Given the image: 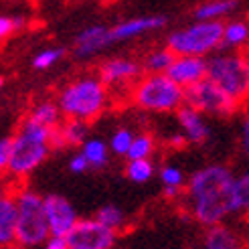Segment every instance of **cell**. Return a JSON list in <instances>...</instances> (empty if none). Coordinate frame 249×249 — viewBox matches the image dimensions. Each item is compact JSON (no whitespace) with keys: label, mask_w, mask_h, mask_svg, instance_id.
I'll use <instances>...</instances> for the list:
<instances>
[{"label":"cell","mask_w":249,"mask_h":249,"mask_svg":"<svg viewBox=\"0 0 249 249\" xmlns=\"http://www.w3.org/2000/svg\"><path fill=\"white\" fill-rule=\"evenodd\" d=\"M235 174L225 164H207L191 174L184 189V205L189 215L203 227L225 223L239 213Z\"/></svg>","instance_id":"obj_1"},{"label":"cell","mask_w":249,"mask_h":249,"mask_svg":"<svg viewBox=\"0 0 249 249\" xmlns=\"http://www.w3.org/2000/svg\"><path fill=\"white\" fill-rule=\"evenodd\" d=\"M53 130L31 120L20 122L17 134L12 136V156L6 166V174L12 180H22L39 168L53 148Z\"/></svg>","instance_id":"obj_2"},{"label":"cell","mask_w":249,"mask_h":249,"mask_svg":"<svg viewBox=\"0 0 249 249\" xmlns=\"http://www.w3.org/2000/svg\"><path fill=\"white\" fill-rule=\"evenodd\" d=\"M109 87L95 75H81L59 91L57 104L65 118L95 120L107 106Z\"/></svg>","instance_id":"obj_3"},{"label":"cell","mask_w":249,"mask_h":249,"mask_svg":"<svg viewBox=\"0 0 249 249\" xmlns=\"http://www.w3.org/2000/svg\"><path fill=\"white\" fill-rule=\"evenodd\" d=\"M130 99L144 111L172 114L184 106V87H180L168 73H146L130 87Z\"/></svg>","instance_id":"obj_4"},{"label":"cell","mask_w":249,"mask_h":249,"mask_svg":"<svg viewBox=\"0 0 249 249\" xmlns=\"http://www.w3.org/2000/svg\"><path fill=\"white\" fill-rule=\"evenodd\" d=\"M17 203H18V229H17V243L24 249L43 247V243L51 237L49 229L47 211H45V196L31 189H17Z\"/></svg>","instance_id":"obj_5"},{"label":"cell","mask_w":249,"mask_h":249,"mask_svg":"<svg viewBox=\"0 0 249 249\" xmlns=\"http://www.w3.org/2000/svg\"><path fill=\"white\" fill-rule=\"evenodd\" d=\"M223 31L225 24L221 20H196L189 27L170 33L166 47L174 55L207 57L223 49Z\"/></svg>","instance_id":"obj_6"},{"label":"cell","mask_w":249,"mask_h":249,"mask_svg":"<svg viewBox=\"0 0 249 249\" xmlns=\"http://www.w3.org/2000/svg\"><path fill=\"white\" fill-rule=\"evenodd\" d=\"M207 77L225 89L235 102L243 104L249 97V55L223 51L209 57Z\"/></svg>","instance_id":"obj_7"},{"label":"cell","mask_w":249,"mask_h":249,"mask_svg":"<svg viewBox=\"0 0 249 249\" xmlns=\"http://www.w3.org/2000/svg\"><path fill=\"white\" fill-rule=\"evenodd\" d=\"M184 104H189L195 109L203 111V114H209V116H233L241 106L209 77H205L203 81H198L191 87H186Z\"/></svg>","instance_id":"obj_8"},{"label":"cell","mask_w":249,"mask_h":249,"mask_svg":"<svg viewBox=\"0 0 249 249\" xmlns=\"http://www.w3.org/2000/svg\"><path fill=\"white\" fill-rule=\"evenodd\" d=\"M118 233L106 227L95 217L79 219V223L67 235L71 249H114Z\"/></svg>","instance_id":"obj_9"},{"label":"cell","mask_w":249,"mask_h":249,"mask_svg":"<svg viewBox=\"0 0 249 249\" xmlns=\"http://www.w3.org/2000/svg\"><path fill=\"white\" fill-rule=\"evenodd\" d=\"M45 211H47V221H49L51 235L67 237L73 231V227L79 223V215H77L75 207H73V203L61 195H47Z\"/></svg>","instance_id":"obj_10"},{"label":"cell","mask_w":249,"mask_h":249,"mask_svg":"<svg viewBox=\"0 0 249 249\" xmlns=\"http://www.w3.org/2000/svg\"><path fill=\"white\" fill-rule=\"evenodd\" d=\"M142 63L128 57H116V59H107L106 63L99 67L97 77L102 79L107 87H120V85H130L136 83L142 75Z\"/></svg>","instance_id":"obj_11"},{"label":"cell","mask_w":249,"mask_h":249,"mask_svg":"<svg viewBox=\"0 0 249 249\" xmlns=\"http://www.w3.org/2000/svg\"><path fill=\"white\" fill-rule=\"evenodd\" d=\"M111 43H114V39H111V29L104 27V24H91V27H85L75 36L73 55L77 59H91L102 53L104 49H107Z\"/></svg>","instance_id":"obj_12"},{"label":"cell","mask_w":249,"mask_h":249,"mask_svg":"<svg viewBox=\"0 0 249 249\" xmlns=\"http://www.w3.org/2000/svg\"><path fill=\"white\" fill-rule=\"evenodd\" d=\"M180 87H191L203 81L209 75V59L207 57H193V55H177L174 63L166 71Z\"/></svg>","instance_id":"obj_13"},{"label":"cell","mask_w":249,"mask_h":249,"mask_svg":"<svg viewBox=\"0 0 249 249\" xmlns=\"http://www.w3.org/2000/svg\"><path fill=\"white\" fill-rule=\"evenodd\" d=\"M177 120L180 132L186 136V142L189 144H205L211 136V128L205 120L203 111L195 109L193 106L184 104L178 111H177Z\"/></svg>","instance_id":"obj_14"},{"label":"cell","mask_w":249,"mask_h":249,"mask_svg":"<svg viewBox=\"0 0 249 249\" xmlns=\"http://www.w3.org/2000/svg\"><path fill=\"white\" fill-rule=\"evenodd\" d=\"M166 24V17H136V18H130V20H124L116 27H111V39L114 43H122V41H130V39H136L140 35H146L150 31H156V29H162Z\"/></svg>","instance_id":"obj_15"},{"label":"cell","mask_w":249,"mask_h":249,"mask_svg":"<svg viewBox=\"0 0 249 249\" xmlns=\"http://www.w3.org/2000/svg\"><path fill=\"white\" fill-rule=\"evenodd\" d=\"M18 229V203L17 193H4L0 196V245L17 243Z\"/></svg>","instance_id":"obj_16"},{"label":"cell","mask_w":249,"mask_h":249,"mask_svg":"<svg viewBox=\"0 0 249 249\" xmlns=\"http://www.w3.org/2000/svg\"><path fill=\"white\" fill-rule=\"evenodd\" d=\"M89 132V122L79 118H65L59 124V128L53 130V148L65 146H83Z\"/></svg>","instance_id":"obj_17"},{"label":"cell","mask_w":249,"mask_h":249,"mask_svg":"<svg viewBox=\"0 0 249 249\" xmlns=\"http://www.w3.org/2000/svg\"><path fill=\"white\" fill-rule=\"evenodd\" d=\"M201 249H243V239L233 227L221 223V225L207 227Z\"/></svg>","instance_id":"obj_18"},{"label":"cell","mask_w":249,"mask_h":249,"mask_svg":"<svg viewBox=\"0 0 249 249\" xmlns=\"http://www.w3.org/2000/svg\"><path fill=\"white\" fill-rule=\"evenodd\" d=\"M158 178L162 182L164 196H168V198H178L182 195V191L186 189V182H189V178L184 177V172L174 164H164L158 170Z\"/></svg>","instance_id":"obj_19"},{"label":"cell","mask_w":249,"mask_h":249,"mask_svg":"<svg viewBox=\"0 0 249 249\" xmlns=\"http://www.w3.org/2000/svg\"><path fill=\"white\" fill-rule=\"evenodd\" d=\"M61 116H63V111H61L59 104L51 102V99H43V102L35 104L33 109L29 111L31 120L43 124V126H47V128H59Z\"/></svg>","instance_id":"obj_20"},{"label":"cell","mask_w":249,"mask_h":249,"mask_svg":"<svg viewBox=\"0 0 249 249\" xmlns=\"http://www.w3.org/2000/svg\"><path fill=\"white\" fill-rule=\"evenodd\" d=\"M237 8V0H207L201 6H196L195 18L196 20H219L227 17L229 12Z\"/></svg>","instance_id":"obj_21"},{"label":"cell","mask_w":249,"mask_h":249,"mask_svg":"<svg viewBox=\"0 0 249 249\" xmlns=\"http://www.w3.org/2000/svg\"><path fill=\"white\" fill-rule=\"evenodd\" d=\"M81 152L87 158L91 168H104L107 164V158H109V144H106L104 140L99 138H87L81 146Z\"/></svg>","instance_id":"obj_22"},{"label":"cell","mask_w":249,"mask_h":249,"mask_svg":"<svg viewBox=\"0 0 249 249\" xmlns=\"http://www.w3.org/2000/svg\"><path fill=\"white\" fill-rule=\"evenodd\" d=\"M174 59H177V55H174L168 47L156 49V51L146 55V59L142 61V67L146 73H166L170 69V65L174 63Z\"/></svg>","instance_id":"obj_23"},{"label":"cell","mask_w":249,"mask_h":249,"mask_svg":"<svg viewBox=\"0 0 249 249\" xmlns=\"http://www.w3.org/2000/svg\"><path fill=\"white\" fill-rule=\"evenodd\" d=\"M249 41V24L243 20H231L225 24L223 31V49L243 47Z\"/></svg>","instance_id":"obj_24"},{"label":"cell","mask_w":249,"mask_h":249,"mask_svg":"<svg viewBox=\"0 0 249 249\" xmlns=\"http://www.w3.org/2000/svg\"><path fill=\"white\" fill-rule=\"evenodd\" d=\"M154 172H156V168H154L150 158H146V160H128V164H126V177L134 184L148 182L154 177Z\"/></svg>","instance_id":"obj_25"},{"label":"cell","mask_w":249,"mask_h":249,"mask_svg":"<svg viewBox=\"0 0 249 249\" xmlns=\"http://www.w3.org/2000/svg\"><path fill=\"white\" fill-rule=\"evenodd\" d=\"M95 219L102 221L106 227L114 229L116 233L126 227V221H128L126 213H124L118 205H104V207H99L97 213H95Z\"/></svg>","instance_id":"obj_26"},{"label":"cell","mask_w":249,"mask_h":249,"mask_svg":"<svg viewBox=\"0 0 249 249\" xmlns=\"http://www.w3.org/2000/svg\"><path fill=\"white\" fill-rule=\"evenodd\" d=\"M134 132L130 128H116L114 134H111V138H109V150L111 154H116V156H128L130 152V148L134 144Z\"/></svg>","instance_id":"obj_27"},{"label":"cell","mask_w":249,"mask_h":249,"mask_svg":"<svg viewBox=\"0 0 249 249\" xmlns=\"http://www.w3.org/2000/svg\"><path fill=\"white\" fill-rule=\"evenodd\" d=\"M154 138L150 134H136L134 144L128 152V160H146L154 154Z\"/></svg>","instance_id":"obj_28"},{"label":"cell","mask_w":249,"mask_h":249,"mask_svg":"<svg viewBox=\"0 0 249 249\" xmlns=\"http://www.w3.org/2000/svg\"><path fill=\"white\" fill-rule=\"evenodd\" d=\"M235 191H237L239 213L249 215V166L237 174V178H235Z\"/></svg>","instance_id":"obj_29"},{"label":"cell","mask_w":249,"mask_h":249,"mask_svg":"<svg viewBox=\"0 0 249 249\" xmlns=\"http://www.w3.org/2000/svg\"><path fill=\"white\" fill-rule=\"evenodd\" d=\"M61 57H63V49H59V47H55V49H43L41 53H36L33 57V67L39 69V71H45L49 67H53Z\"/></svg>","instance_id":"obj_30"},{"label":"cell","mask_w":249,"mask_h":249,"mask_svg":"<svg viewBox=\"0 0 249 249\" xmlns=\"http://www.w3.org/2000/svg\"><path fill=\"white\" fill-rule=\"evenodd\" d=\"M22 27H24V18L22 17H6V15L0 17V36H2V39L15 35Z\"/></svg>","instance_id":"obj_31"},{"label":"cell","mask_w":249,"mask_h":249,"mask_svg":"<svg viewBox=\"0 0 249 249\" xmlns=\"http://www.w3.org/2000/svg\"><path fill=\"white\" fill-rule=\"evenodd\" d=\"M239 146H241L243 156L249 160V109L245 111L243 122H241V128H239Z\"/></svg>","instance_id":"obj_32"},{"label":"cell","mask_w":249,"mask_h":249,"mask_svg":"<svg viewBox=\"0 0 249 249\" xmlns=\"http://www.w3.org/2000/svg\"><path fill=\"white\" fill-rule=\"evenodd\" d=\"M10 156H12V136H6V138L0 140V168H2V172L10 162Z\"/></svg>","instance_id":"obj_33"},{"label":"cell","mask_w":249,"mask_h":249,"mask_svg":"<svg viewBox=\"0 0 249 249\" xmlns=\"http://www.w3.org/2000/svg\"><path fill=\"white\" fill-rule=\"evenodd\" d=\"M87 168H91V166H89V162H87V158L83 156L81 150L69 158V170H71L73 174H83Z\"/></svg>","instance_id":"obj_34"},{"label":"cell","mask_w":249,"mask_h":249,"mask_svg":"<svg viewBox=\"0 0 249 249\" xmlns=\"http://www.w3.org/2000/svg\"><path fill=\"white\" fill-rule=\"evenodd\" d=\"M43 249H71L69 247V241L67 237H59V235H51L45 243H43Z\"/></svg>","instance_id":"obj_35"},{"label":"cell","mask_w":249,"mask_h":249,"mask_svg":"<svg viewBox=\"0 0 249 249\" xmlns=\"http://www.w3.org/2000/svg\"><path fill=\"white\" fill-rule=\"evenodd\" d=\"M168 144L174 146V148H182L184 144H189V142H186V136H184L182 132H178V134H172V136H170V138H168Z\"/></svg>","instance_id":"obj_36"},{"label":"cell","mask_w":249,"mask_h":249,"mask_svg":"<svg viewBox=\"0 0 249 249\" xmlns=\"http://www.w3.org/2000/svg\"><path fill=\"white\" fill-rule=\"evenodd\" d=\"M2 249H24V247L18 245V243H12V245H6V247H2Z\"/></svg>","instance_id":"obj_37"}]
</instances>
